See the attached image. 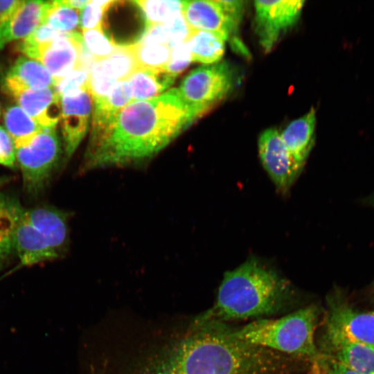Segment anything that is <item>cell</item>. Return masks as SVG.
<instances>
[{
	"label": "cell",
	"instance_id": "obj_1",
	"mask_svg": "<svg viewBox=\"0 0 374 374\" xmlns=\"http://www.w3.org/2000/svg\"><path fill=\"white\" fill-rule=\"evenodd\" d=\"M290 359L238 338L221 322L197 318L147 351L132 374H282Z\"/></svg>",
	"mask_w": 374,
	"mask_h": 374
},
{
	"label": "cell",
	"instance_id": "obj_2",
	"mask_svg": "<svg viewBox=\"0 0 374 374\" xmlns=\"http://www.w3.org/2000/svg\"><path fill=\"white\" fill-rule=\"evenodd\" d=\"M193 123L178 89L131 101L109 123L91 129L81 171L143 163Z\"/></svg>",
	"mask_w": 374,
	"mask_h": 374
},
{
	"label": "cell",
	"instance_id": "obj_3",
	"mask_svg": "<svg viewBox=\"0 0 374 374\" xmlns=\"http://www.w3.org/2000/svg\"><path fill=\"white\" fill-rule=\"evenodd\" d=\"M288 285L257 261H247L224 276L214 305L197 317L221 322L273 314L284 303Z\"/></svg>",
	"mask_w": 374,
	"mask_h": 374
},
{
	"label": "cell",
	"instance_id": "obj_4",
	"mask_svg": "<svg viewBox=\"0 0 374 374\" xmlns=\"http://www.w3.org/2000/svg\"><path fill=\"white\" fill-rule=\"evenodd\" d=\"M317 319V307L309 305L279 319H258L234 333L251 344L315 364L323 357L314 341Z\"/></svg>",
	"mask_w": 374,
	"mask_h": 374
},
{
	"label": "cell",
	"instance_id": "obj_5",
	"mask_svg": "<svg viewBox=\"0 0 374 374\" xmlns=\"http://www.w3.org/2000/svg\"><path fill=\"white\" fill-rule=\"evenodd\" d=\"M235 80L227 62L198 67L185 77L178 91L193 122L227 96Z\"/></svg>",
	"mask_w": 374,
	"mask_h": 374
},
{
	"label": "cell",
	"instance_id": "obj_6",
	"mask_svg": "<svg viewBox=\"0 0 374 374\" xmlns=\"http://www.w3.org/2000/svg\"><path fill=\"white\" fill-rule=\"evenodd\" d=\"M60 144L54 127H43L27 145L15 149V158L28 194L44 190L60 159Z\"/></svg>",
	"mask_w": 374,
	"mask_h": 374
},
{
	"label": "cell",
	"instance_id": "obj_7",
	"mask_svg": "<svg viewBox=\"0 0 374 374\" xmlns=\"http://www.w3.org/2000/svg\"><path fill=\"white\" fill-rule=\"evenodd\" d=\"M326 335L329 347L348 344L374 346V312L357 311L344 302L332 301Z\"/></svg>",
	"mask_w": 374,
	"mask_h": 374
},
{
	"label": "cell",
	"instance_id": "obj_8",
	"mask_svg": "<svg viewBox=\"0 0 374 374\" xmlns=\"http://www.w3.org/2000/svg\"><path fill=\"white\" fill-rule=\"evenodd\" d=\"M305 1H255L256 32L265 52L270 51L281 33L299 19Z\"/></svg>",
	"mask_w": 374,
	"mask_h": 374
},
{
	"label": "cell",
	"instance_id": "obj_9",
	"mask_svg": "<svg viewBox=\"0 0 374 374\" xmlns=\"http://www.w3.org/2000/svg\"><path fill=\"white\" fill-rule=\"evenodd\" d=\"M258 152L264 168L278 190L286 193L301 169L292 158L276 129H267L260 134Z\"/></svg>",
	"mask_w": 374,
	"mask_h": 374
},
{
	"label": "cell",
	"instance_id": "obj_10",
	"mask_svg": "<svg viewBox=\"0 0 374 374\" xmlns=\"http://www.w3.org/2000/svg\"><path fill=\"white\" fill-rule=\"evenodd\" d=\"M62 133L66 155L70 157L85 136L93 100L89 88L61 96Z\"/></svg>",
	"mask_w": 374,
	"mask_h": 374
},
{
	"label": "cell",
	"instance_id": "obj_11",
	"mask_svg": "<svg viewBox=\"0 0 374 374\" xmlns=\"http://www.w3.org/2000/svg\"><path fill=\"white\" fill-rule=\"evenodd\" d=\"M83 39L72 31L69 35L40 45L35 60L41 62L52 75L54 83L81 67Z\"/></svg>",
	"mask_w": 374,
	"mask_h": 374
},
{
	"label": "cell",
	"instance_id": "obj_12",
	"mask_svg": "<svg viewBox=\"0 0 374 374\" xmlns=\"http://www.w3.org/2000/svg\"><path fill=\"white\" fill-rule=\"evenodd\" d=\"M182 13L191 30L211 32L225 41L236 32L240 23L226 11L218 0L183 1Z\"/></svg>",
	"mask_w": 374,
	"mask_h": 374
},
{
	"label": "cell",
	"instance_id": "obj_13",
	"mask_svg": "<svg viewBox=\"0 0 374 374\" xmlns=\"http://www.w3.org/2000/svg\"><path fill=\"white\" fill-rule=\"evenodd\" d=\"M48 1H17L0 17V50L10 41L24 39L43 24Z\"/></svg>",
	"mask_w": 374,
	"mask_h": 374
},
{
	"label": "cell",
	"instance_id": "obj_14",
	"mask_svg": "<svg viewBox=\"0 0 374 374\" xmlns=\"http://www.w3.org/2000/svg\"><path fill=\"white\" fill-rule=\"evenodd\" d=\"M19 107L42 127H54L61 119V96L54 87L43 89H15L8 91Z\"/></svg>",
	"mask_w": 374,
	"mask_h": 374
},
{
	"label": "cell",
	"instance_id": "obj_15",
	"mask_svg": "<svg viewBox=\"0 0 374 374\" xmlns=\"http://www.w3.org/2000/svg\"><path fill=\"white\" fill-rule=\"evenodd\" d=\"M25 213L51 249L57 258L60 257L66 251L69 243L66 213L49 206L25 209Z\"/></svg>",
	"mask_w": 374,
	"mask_h": 374
},
{
	"label": "cell",
	"instance_id": "obj_16",
	"mask_svg": "<svg viewBox=\"0 0 374 374\" xmlns=\"http://www.w3.org/2000/svg\"><path fill=\"white\" fill-rule=\"evenodd\" d=\"M13 240L15 251L24 266L57 258L42 235L30 223L24 208L16 221Z\"/></svg>",
	"mask_w": 374,
	"mask_h": 374
},
{
	"label": "cell",
	"instance_id": "obj_17",
	"mask_svg": "<svg viewBox=\"0 0 374 374\" xmlns=\"http://www.w3.org/2000/svg\"><path fill=\"white\" fill-rule=\"evenodd\" d=\"M315 126V110L312 107L280 133L292 158L301 170L314 143Z\"/></svg>",
	"mask_w": 374,
	"mask_h": 374
},
{
	"label": "cell",
	"instance_id": "obj_18",
	"mask_svg": "<svg viewBox=\"0 0 374 374\" xmlns=\"http://www.w3.org/2000/svg\"><path fill=\"white\" fill-rule=\"evenodd\" d=\"M54 80L39 61L19 57L9 70L6 79L7 91L15 89H43L53 87Z\"/></svg>",
	"mask_w": 374,
	"mask_h": 374
},
{
	"label": "cell",
	"instance_id": "obj_19",
	"mask_svg": "<svg viewBox=\"0 0 374 374\" xmlns=\"http://www.w3.org/2000/svg\"><path fill=\"white\" fill-rule=\"evenodd\" d=\"M175 78L165 69H138L127 79L132 87V101L157 97L172 84Z\"/></svg>",
	"mask_w": 374,
	"mask_h": 374
},
{
	"label": "cell",
	"instance_id": "obj_20",
	"mask_svg": "<svg viewBox=\"0 0 374 374\" xmlns=\"http://www.w3.org/2000/svg\"><path fill=\"white\" fill-rule=\"evenodd\" d=\"M131 101L132 91L129 80L117 81L107 96L93 102L92 124L104 125L109 123Z\"/></svg>",
	"mask_w": 374,
	"mask_h": 374
},
{
	"label": "cell",
	"instance_id": "obj_21",
	"mask_svg": "<svg viewBox=\"0 0 374 374\" xmlns=\"http://www.w3.org/2000/svg\"><path fill=\"white\" fill-rule=\"evenodd\" d=\"M192 61L206 64L218 62L225 51V40L219 35L203 30H191L186 40Z\"/></svg>",
	"mask_w": 374,
	"mask_h": 374
},
{
	"label": "cell",
	"instance_id": "obj_22",
	"mask_svg": "<svg viewBox=\"0 0 374 374\" xmlns=\"http://www.w3.org/2000/svg\"><path fill=\"white\" fill-rule=\"evenodd\" d=\"M4 122L15 149L28 145L43 128L17 105L6 109Z\"/></svg>",
	"mask_w": 374,
	"mask_h": 374
},
{
	"label": "cell",
	"instance_id": "obj_23",
	"mask_svg": "<svg viewBox=\"0 0 374 374\" xmlns=\"http://www.w3.org/2000/svg\"><path fill=\"white\" fill-rule=\"evenodd\" d=\"M332 357L361 374H374V346L342 344L330 347Z\"/></svg>",
	"mask_w": 374,
	"mask_h": 374
},
{
	"label": "cell",
	"instance_id": "obj_24",
	"mask_svg": "<svg viewBox=\"0 0 374 374\" xmlns=\"http://www.w3.org/2000/svg\"><path fill=\"white\" fill-rule=\"evenodd\" d=\"M22 209L16 199L0 193V254L6 258L15 251L14 231Z\"/></svg>",
	"mask_w": 374,
	"mask_h": 374
},
{
	"label": "cell",
	"instance_id": "obj_25",
	"mask_svg": "<svg viewBox=\"0 0 374 374\" xmlns=\"http://www.w3.org/2000/svg\"><path fill=\"white\" fill-rule=\"evenodd\" d=\"M131 46L139 69H163L169 62L171 50L166 44L136 42Z\"/></svg>",
	"mask_w": 374,
	"mask_h": 374
},
{
	"label": "cell",
	"instance_id": "obj_26",
	"mask_svg": "<svg viewBox=\"0 0 374 374\" xmlns=\"http://www.w3.org/2000/svg\"><path fill=\"white\" fill-rule=\"evenodd\" d=\"M134 3L143 11L146 26L164 24L181 12L183 8V1L177 0H143Z\"/></svg>",
	"mask_w": 374,
	"mask_h": 374
},
{
	"label": "cell",
	"instance_id": "obj_27",
	"mask_svg": "<svg viewBox=\"0 0 374 374\" xmlns=\"http://www.w3.org/2000/svg\"><path fill=\"white\" fill-rule=\"evenodd\" d=\"M101 61L117 81L127 80L139 69L131 45L116 46L113 53Z\"/></svg>",
	"mask_w": 374,
	"mask_h": 374
},
{
	"label": "cell",
	"instance_id": "obj_28",
	"mask_svg": "<svg viewBox=\"0 0 374 374\" xmlns=\"http://www.w3.org/2000/svg\"><path fill=\"white\" fill-rule=\"evenodd\" d=\"M79 10L62 1H48L43 24L62 32H71L80 21Z\"/></svg>",
	"mask_w": 374,
	"mask_h": 374
},
{
	"label": "cell",
	"instance_id": "obj_29",
	"mask_svg": "<svg viewBox=\"0 0 374 374\" xmlns=\"http://www.w3.org/2000/svg\"><path fill=\"white\" fill-rule=\"evenodd\" d=\"M70 33L57 30L47 24H42L22 40L19 44V50L29 58L33 60L37 49L40 45L66 37Z\"/></svg>",
	"mask_w": 374,
	"mask_h": 374
},
{
	"label": "cell",
	"instance_id": "obj_30",
	"mask_svg": "<svg viewBox=\"0 0 374 374\" xmlns=\"http://www.w3.org/2000/svg\"><path fill=\"white\" fill-rule=\"evenodd\" d=\"M117 80L103 66L101 60L96 62L90 71L89 90L93 102L104 98Z\"/></svg>",
	"mask_w": 374,
	"mask_h": 374
},
{
	"label": "cell",
	"instance_id": "obj_31",
	"mask_svg": "<svg viewBox=\"0 0 374 374\" xmlns=\"http://www.w3.org/2000/svg\"><path fill=\"white\" fill-rule=\"evenodd\" d=\"M82 35L84 44L97 62L107 58L116 47L105 35L102 28L82 30Z\"/></svg>",
	"mask_w": 374,
	"mask_h": 374
},
{
	"label": "cell",
	"instance_id": "obj_32",
	"mask_svg": "<svg viewBox=\"0 0 374 374\" xmlns=\"http://www.w3.org/2000/svg\"><path fill=\"white\" fill-rule=\"evenodd\" d=\"M89 75L88 70L79 68L55 82L53 87L60 96L87 89L89 88Z\"/></svg>",
	"mask_w": 374,
	"mask_h": 374
},
{
	"label": "cell",
	"instance_id": "obj_33",
	"mask_svg": "<svg viewBox=\"0 0 374 374\" xmlns=\"http://www.w3.org/2000/svg\"><path fill=\"white\" fill-rule=\"evenodd\" d=\"M114 1H90L82 9L80 25L82 30L101 28L104 12Z\"/></svg>",
	"mask_w": 374,
	"mask_h": 374
},
{
	"label": "cell",
	"instance_id": "obj_34",
	"mask_svg": "<svg viewBox=\"0 0 374 374\" xmlns=\"http://www.w3.org/2000/svg\"><path fill=\"white\" fill-rule=\"evenodd\" d=\"M170 50V60L165 69L177 77L190 64L191 55L186 42L175 45Z\"/></svg>",
	"mask_w": 374,
	"mask_h": 374
},
{
	"label": "cell",
	"instance_id": "obj_35",
	"mask_svg": "<svg viewBox=\"0 0 374 374\" xmlns=\"http://www.w3.org/2000/svg\"><path fill=\"white\" fill-rule=\"evenodd\" d=\"M15 148L8 132L0 126V164L14 168L15 166Z\"/></svg>",
	"mask_w": 374,
	"mask_h": 374
},
{
	"label": "cell",
	"instance_id": "obj_36",
	"mask_svg": "<svg viewBox=\"0 0 374 374\" xmlns=\"http://www.w3.org/2000/svg\"><path fill=\"white\" fill-rule=\"evenodd\" d=\"M321 364L324 367L325 374H361L335 359L331 357H323Z\"/></svg>",
	"mask_w": 374,
	"mask_h": 374
},
{
	"label": "cell",
	"instance_id": "obj_37",
	"mask_svg": "<svg viewBox=\"0 0 374 374\" xmlns=\"http://www.w3.org/2000/svg\"><path fill=\"white\" fill-rule=\"evenodd\" d=\"M64 4L74 8V9H83L89 2L90 0H63Z\"/></svg>",
	"mask_w": 374,
	"mask_h": 374
},
{
	"label": "cell",
	"instance_id": "obj_38",
	"mask_svg": "<svg viewBox=\"0 0 374 374\" xmlns=\"http://www.w3.org/2000/svg\"><path fill=\"white\" fill-rule=\"evenodd\" d=\"M17 1H0V17L10 9Z\"/></svg>",
	"mask_w": 374,
	"mask_h": 374
},
{
	"label": "cell",
	"instance_id": "obj_39",
	"mask_svg": "<svg viewBox=\"0 0 374 374\" xmlns=\"http://www.w3.org/2000/svg\"><path fill=\"white\" fill-rule=\"evenodd\" d=\"M313 374H323L321 370V366L319 363L314 364V368L312 370Z\"/></svg>",
	"mask_w": 374,
	"mask_h": 374
},
{
	"label": "cell",
	"instance_id": "obj_40",
	"mask_svg": "<svg viewBox=\"0 0 374 374\" xmlns=\"http://www.w3.org/2000/svg\"><path fill=\"white\" fill-rule=\"evenodd\" d=\"M10 179L8 177H0V188L8 182Z\"/></svg>",
	"mask_w": 374,
	"mask_h": 374
},
{
	"label": "cell",
	"instance_id": "obj_41",
	"mask_svg": "<svg viewBox=\"0 0 374 374\" xmlns=\"http://www.w3.org/2000/svg\"><path fill=\"white\" fill-rule=\"evenodd\" d=\"M7 258H6L5 257H3V256H1L0 254V269L1 268V267L3 266L5 260H6Z\"/></svg>",
	"mask_w": 374,
	"mask_h": 374
},
{
	"label": "cell",
	"instance_id": "obj_42",
	"mask_svg": "<svg viewBox=\"0 0 374 374\" xmlns=\"http://www.w3.org/2000/svg\"><path fill=\"white\" fill-rule=\"evenodd\" d=\"M373 201H374V198H373Z\"/></svg>",
	"mask_w": 374,
	"mask_h": 374
}]
</instances>
